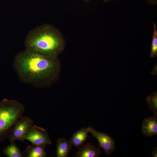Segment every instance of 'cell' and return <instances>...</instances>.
Wrapping results in <instances>:
<instances>
[{"label": "cell", "mask_w": 157, "mask_h": 157, "mask_svg": "<svg viewBox=\"0 0 157 157\" xmlns=\"http://www.w3.org/2000/svg\"><path fill=\"white\" fill-rule=\"evenodd\" d=\"M13 67L21 81L39 88L49 87L56 82L59 76L61 68L58 57L25 49L15 56Z\"/></svg>", "instance_id": "obj_1"}, {"label": "cell", "mask_w": 157, "mask_h": 157, "mask_svg": "<svg viewBox=\"0 0 157 157\" xmlns=\"http://www.w3.org/2000/svg\"><path fill=\"white\" fill-rule=\"evenodd\" d=\"M24 44L26 50L47 56L58 57L64 50L65 41L58 29L51 24H44L28 32Z\"/></svg>", "instance_id": "obj_2"}, {"label": "cell", "mask_w": 157, "mask_h": 157, "mask_svg": "<svg viewBox=\"0 0 157 157\" xmlns=\"http://www.w3.org/2000/svg\"><path fill=\"white\" fill-rule=\"evenodd\" d=\"M25 111L24 106L16 100L4 99L0 101V142L7 138Z\"/></svg>", "instance_id": "obj_3"}, {"label": "cell", "mask_w": 157, "mask_h": 157, "mask_svg": "<svg viewBox=\"0 0 157 157\" xmlns=\"http://www.w3.org/2000/svg\"><path fill=\"white\" fill-rule=\"evenodd\" d=\"M33 124V120L30 117L22 116L14 125L7 138L10 142L16 140L23 142L25 136Z\"/></svg>", "instance_id": "obj_4"}, {"label": "cell", "mask_w": 157, "mask_h": 157, "mask_svg": "<svg viewBox=\"0 0 157 157\" xmlns=\"http://www.w3.org/2000/svg\"><path fill=\"white\" fill-rule=\"evenodd\" d=\"M24 140L32 144L46 146L52 144L49 135L43 128L35 125L31 127L24 137Z\"/></svg>", "instance_id": "obj_5"}, {"label": "cell", "mask_w": 157, "mask_h": 157, "mask_svg": "<svg viewBox=\"0 0 157 157\" xmlns=\"http://www.w3.org/2000/svg\"><path fill=\"white\" fill-rule=\"evenodd\" d=\"M90 133L96 138L99 147L103 149L105 154L108 156H110L115 147V142L112 138L106 133L95 130L92 127Z\"/></svg>", "instance_id": "obj_6"}, {"label": "cell", "mask_w": 157, "mask_h": 157, "mask_svg": "<svg viewBox=\"0 0 157 157\" xmlns=\"http://www.w3.org/2000/svg\"><path fill=\"white\" fill-rule=\"evenodd\" d=\"M141 131L144 135L149 137L157 135V118L156 116H150L143 119Z\"/></svg>", "instance_id": "obj_7"}, {"label": "cell", "mask_w": 157, "mask_h": 157, "mask_svg": "<svg viewBox=\"0 0 157 157\" xmlns=\"http://www.w3.org/2000/svg\"><path fill=\"white\" fill-rule=\"evenodd\" d=\"M92 126L83 128L74 133L68 142L71 146L78 148L82 145L88 137V133L90 132Z\"/></svg>", "instance_id": "obj_8"}, {"label": "cell", "mask_w": 157, "mask_h": 157, "mask_svg": "<svg viewBox=\"0 0 157 157\" xmlns=\"http://www.w3.org/2000/svg\"><path fill=\"white\" fill-rule=\"evenodd\" d=\"M78 149L74 157H97L101 154V151L98 147L90 143L83 144Z\"/></svg>", "instance_id": "obj_9"}, {"label": "cell", "mask_w": 157, "mask_h": 157, "mask_svg": "<svg viewBox=\"0 0 157 157\" xmlns=\"http://www.w3.org/2000/svg\"><path fill=\"white\" fill-rule=\"evenodd\" d=\"M45 147L33 144L32 145H28L22 152L23 157H45L46 156Z\"/></svg>", "instance_id": "obj_10"}, {"label": "cell", "mask_w": 157, "mask_h": 157, "mask_svg": "<svg viewBox=\"0 0 157 157\" xmlns=\"http://www.w3.org/2000/svg\"><path fill=\"white\" fill-rule=\"evenodd\" d=\"M72 149L68 141L64 138H58L56 142L55 154L57 157H66Z\"/></svg>", "instance_id": "obj_11"}, {"label": "cell", "mask_w": 157, "mask_h": 157, "mask_svg": "<svg viewBox=\"0 0 157 157\" xmlns=\"http://www.w3.org/2000/svg\"><path fill=\"white\" fill-rule=\"evenodd\" d=\"M4 155L8 157H22V152L17 146L15 141L10 142V144L5 147L2 150Z\"/></svg>", "instance_id": "obj_12"}, {"label": "cell", "mask_w": 157, "mask_h": 157, "mask_svg": "<svg viewBox=\"0 0 157 157\" xmlns=\"http://www.w3.org/2000/svg\"><path fill=\"white\" fill-rule=\"evenodd\" d=\"M145 101L147 104L149 110L154 114V116L157 115V92L154 91L145 98Z\"/></svg>", "instance_id": "obj_13"}, {"label": "cell", "mask_w": 157, "mask_h": 157, "mask_svg": "<svg viewBox=\"0 0 157 157\" xmlns=\"http://www.w3.org/2000/svg\"><path fill=\"white\" fill-rule=\"evenodd\" d=\"M152 24L154 30L150 57L153 58L157 56V30L156 24L154 22Z\"/></svg>", "instance_id": "obj_14"}, {"label": "cell", "mask_w": 157, "mask_h": 157, "mask_svg": "<svg viewBox=\"0 0 157 157\" xmlns=\"http://www.w3.org/2000/svg\"><path fill=\"white\" fill-rule=\"evenodd\" d=\"M150 74L156 76L157 74V64L155 65L150 73Z\"/></svg>", "instance_id": "obj_15"}, {"label": "cell", "mask_w": 157, "mask_h": 157, "mask_svg": "<svg viewBox=\"0 0 157 157\" xmlns=\"http://www.w3.org/2000/svg\"><path fill=\"white\" fill-rule=\"evenodd\" d=\"M151 156L153 157H157V147H155L153 149L151 152Z\"/></svg>", "instance_id": "obj_16"}, {"label": "cell", "mask_w": 157, "mask_h": 157, "mask_svg": "<svg viewBox=\"0 0 157 157\" xmlns=\"http://www.w3.org/2000/svg\"><path fill=\"white\" fill-rule=\"evenodd\" d=\"M148 4L151 5H156L157 4V0H145Z\"/></svg>", "instance_id": "obj_17"}, {"label": "cell", "mask_w": 157, "mask_h": 157, "mask_svg": "<svg viewBox=\"0 0 157 157\" xmlns=\"http://www.w3.org/2000/svg\"><path fill=\"white\" fill-rule=\"evenodd\" d=\"M84 2L87 3H89L92 0H82Z\"/></svg>", "instance_id": "obj_18"}, {"label": "cell", "mask_w": 157, "mask_h": 157, "mask_svg": "<svg viewBox=\"0 0 157 157\" xmlns=\"http://www.w3.org/2000/svg\"><path fill=\"white\" fill-rule=\"evenodd\" d=\"M105 3H107L109 2L111 0H102Z\"/></svg>", "instance_id": "obj_19"}, {"label": "cell", "mask_w": 157, "mask_h": 157, "mask_svg": "<svg viewBox=\"0 0 157 157\" xmlns=\"http://www.w3.org/2000/svg\"><path fill=\"white\" fill-rule=\"evenodd\" d=\"M1 0H0V1H1Z\"/></svg>", "instance_id": "obj_20"}]
</instances>
